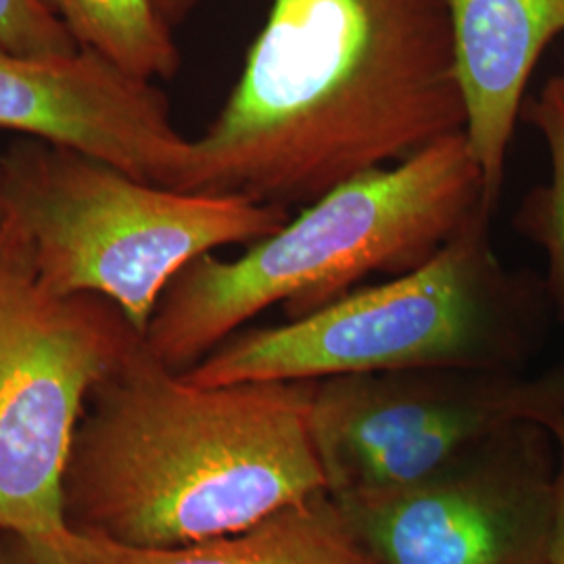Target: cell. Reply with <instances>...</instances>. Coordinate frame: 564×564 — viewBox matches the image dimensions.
Segmentation results:
<instances>
[{"mask_svg":"<svg viewBox=\"0 0 564 564\" xmlns=\"http://www.w3.org/2000/svg\"><path fill=\"white\" fill-rule=\"evenodd\" d=\"M55 544L72 564H375L328 491L193 544L137 547L69 529Z\"/></svg>","mask_w":564,"mask_h":564,"instance_id":"8fae6325","label":"cell"},{"mask_svg":"<svg viewBox=\"0 0 564 564\" xmlns=\"http://www.w3.org/2000/svg\"><path fill=\"white\" fill-rule=\"evenodd\" d=\"M545 429L556 452L554 470V502H552V540L550 564H564V410L552 416Z\"/></svg>","mask_w":564,"mask_h":564,"instance_id":"9a60e30c","label":"cell"},{"mask_svg":"<svg viewBox=\"0 0 564 564\" xmlns=\"http://www.w3.org/2000/svg\"><path fill=\"white\" fill-rule=\"evenodd\" d=\"M80 48L141 80L174 78L181 53L155 0H44Z\"/></svg>","mask_w":564,"mask_h":564,"instance_id":"7c38bea8","label":"cell"},{"mask_svg":"<svg viewBox=\"0 0 564 564\" xmlns=\"http://www.w3.org/2000/svg\"><path fill=\"white\" fill-rule=\"evenodd\" d=\"M521 118L544 141L550 178L524 195L512 226L544 251L545 293L564 321V72L547 78L540 95L524 101Z\"/></svg>","mask_w":564,"mask_h":564,"instance_id":"4fadbf2b","label":"cell"},{"mask_svg":"<svg viewBox=\"0 0 564 564\" xmlns=\"http://www.w3.org/2000/svg\"><path fill=\"white\" fill-rule=\"evenodd\" d=\"M481 203L419 268L321 310L239 330L181 372L193 384L321 381L419 368L523 370L542 347L544 279L508 268Z\"/></svg>","mask_w":564,"mask_h":564,"instance_id":"277c9868","label":"cell"},{"mask_svg":"<svg viewBox=\"0 0 564 564\" xmlns=\"http://www.w3.org/2000/svg\"><path fill=\"white\" fill-rule=\"evenodd\" d=\"M554 470L544 424H512L416 484L335 505L375 564H550Z\"/></svg>","mask_w":564,"mask_h":564,"instance_id":"ba28073f","label":"cell"},{"mask_svg":"<svg viewBox=\"0 0 564 564\" xmlns=\"http://www.w3.org/2000/svg\"><path fill=\"white\" fill-rule=\"evenodd\" d=\"M464 101V137L496 212L524 93L545 48L564 34V0H445Z\"/></svg>","mask_w":564,"mask_h":564,"instance_id":"30bf717a","label":"cell"},{"mask_svg":"<svg viewBox=\"0 0 564 564\" xmlns=\"http://www.w3.org/2000/svg\"><path fill=\"white\" fill-rule=\"evenodd\" d=\"M0 130L74 149L165 188H176L191 139L153 82L101 55L28 57L0 46Z\"/></svg>","mask_w":564,"mask_h":564,"instance_id":"9c48e42d","label":"cell"},{"mask_svg":"<svg viewBox=\"0 0 564 564\" xmlns=\"http://www.w3.org/2000/svg\"><path fill=\"white\" fill-rule=\"evenodd\" d=\"M481 203L484 176L464 132L433 142L303 205L237 260L207 253L182 268L163 291L144 345L184 372L270 305L282 303L289 321L302 318L370 274L391 279L419 268Z\"/></svg>","mask_w":564,"mask_h":564,"instance_id":"3957f363","label":"cell"},{"mask_svg":"<svg viewBox=\"0 0 564 564\" xmlns=\"http://www.w3.org/2000/svg\"><path fill=\"white\" fill-rule=\"evenodd\" d=\"M142 341L116 303L42 286L20 230L0 237V533L57 542L86 402Z\"/></svg>","mask_w":564,"mask_h":564,"instance_id":"8992f818","label":"cell"},{"mask_svg":"<svg viewBox=\"0 0 564 564\" xmlns=\"http://www.w3.org/2000/svg\"><path fill=\"white\" fill-rule=\"evenodd\" d=\"M0 199L46 291L105 297L142 337L182 268L291 220L276 205L165 188L32 137L0 153Z\"/></svg>","mask_w":564,"mask_h":564,"instance_id":"5b68a950","label":"cell"},{"mask_svg":"<svg viewBox=\"0 0 564 564\" xmlns=\"http://www.w3.org/2000/svg\"><path fill=\"white\" fill-rule=\"evenodd\" d=\"M314 384L188 383L142 339L88 400L63 484L67 529L137 547L193 544L326 491Z\"/></svg>","mask_w":564,"mask_h":564,"instance_id":"7a4b0ae2","label":"cell"},{"mask_svg":"<svg viewBox=\"0 0 564 564\" xmlns=\"http://www.w3.org/2000/svg\"><path fill=\"white\" fill-rule=\"evenodd\" d=\"M564 410V368H419L314 384L310 429L326 491L356 500L416 484L468 445Z\"/></svg>","mask_w":564,"mask_h":564,"instance_id":"52a82bcc","label":"cell"},{"mask_svg":"<svg viewBox=\"0 0 564 564\" xmlns=\"http://www.w3.org/2000/svg\"><path fill=\"white\" fill-rule=\"evenodd\" d=\"M464 120L445 0H274L176 191L291 212Z\"/></svg>","mask_w":564,"mask_h":564,"instance_id":"6da1fadb","label":"cell"},{"mask_svg":"<svg viewBox=\"0 0 564 564\" xmlns=\"http://www.w3.org/2000/svg\"><path fill=\"white\" fill-rule=\"evenodd\" d=\"M9 564H72L59 545L41 538L2 535Z\"/></svg>","mask_w":564,"mask_h":564,"instance_id":"2e32d148","label":"cell"},{"mask_svg":"<svg viewBox=\"0 0 564 564\" xmlns=\"http://www.w3.org/2000/svg\"><path fill=\"white\" fill-rule=\"evenodd\" d=\"M197 2L199 0H155V7L165 23L170 28H176L178 23L188 18V13L197 7Z\"/></svg>","mask_w":564,"mask_h":564,"instance_id":"e0dca14e","label":"cell"},{"mask_svg":"<svg viewBox=\"0 0 564 564\" xmlns=\"http://www.w3.org/2000/svg\"><path fill=\"white\" fill-rule=\"evenodd\" d=\"M7 223H9V216H7L4 205H2V199H0V237H2V232H4V228H7Z\"/></svg>","mask_w":564,"mask_h":564,"instance_id":"ac0fdd59","label":"cell"},{"mask_svg":"<svg viewBox=\"0 0 564 564\" xmlns=\"http://www.w3.org/2000/svg\"><path fill=\"white\" fill-rule=\"evenodd\" d=\"M0 564H9L7 561V547H4V538L0 533Z\"/></svg>","mask_w":564,"mask_h":564,"instance_id":"d6986e66","label":"cell"},{"mask_svg":"<svg viewBox=\"0 0 564 564\" xmlns=\"http://www.w3.org/2000/svg\"><path fill=\"white\" fill-rule=\"evenodd\" d=\"M0 46L28 57L80 51L78 42L44 0H0Z\"/></svg>","mask_w":564,"mask_h":564,"instance_id":"5bb4252c","label":"cell"}]
</instances>
